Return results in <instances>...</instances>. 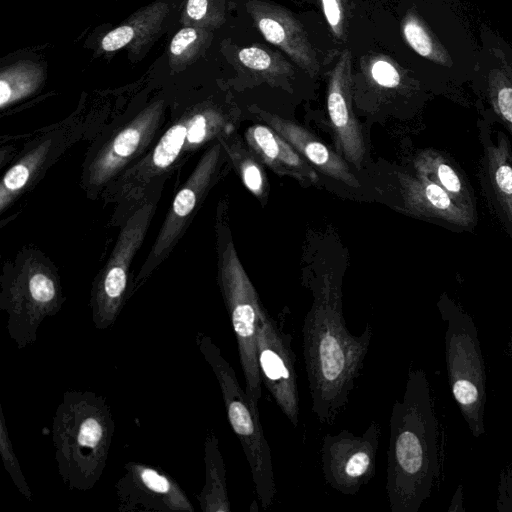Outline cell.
<instances>
[{
	"label": "cell",
	"instance_id": "cell-31",
	"mask_svg": "<svg viewBox=\"0 0 512 512\" xmlns=\"http://www.w3.org/2000/svg\"><path fill=\"white\" fill-rule=\"evenodd\" d=\"M320 2L332 33L338 40H343L345 30L342 0H320Z\"/></svg>",
	"mask_w": 512,
	"mask_h": 512
},
{
	"label": "cell",
	"instance_id": "cell-5",
	"mask_svg": "<svg viewBox=\"0 0 512 512\" xmlns=\"http://www.w3.org/2000/svg\"><path fill=\"white\" fill-rule=\"evenodd\" d=\"M218 230V283L236 337L245 391L259 407L262 380L257 359V335L264 307L240 262L230 230L227 227Z\"/></svg>",
	"mask_w": 512,
	"mask_h": 512
},
{
	"label": "cell",
	"instance_id": "cell-6",
	"mask_svg": "<svg viewBox=\"0 0 512 512\" xmlns=\"http://www.w3.org/2000/svg\"><path fill=\"white\" fill-rule=\"evenodd\" d=\"M65 298L54 271L45 264H22L2 280L0 308L7 314L6 329L19 349L33 345L47 317L56 315Z\"/></svg>",
	"mask_w": 512,
	"mask_h": 512
},
{
	"label": "cell",
	"instance_id": "cell-17",
	"mask_svg": "<svg viewBox=\"0 0 512 512\" xmlns=\"http://www.w3.org/2000/svg\"><path fill=\"white\" fill-rule=\"evenodd\" d=\"M255 113L268 126L282 135L317 171L352 188L360 187L348 162L310 131L293 121L262 109L256 108Z\"/></svg>",
	"mask_w": 512,
	"mask_h": 512
},
{
	"label": "cell",
	"instance_id": "cell-14",
	"mask_svg": "<svg viewBox=\"0 0 512 512\" xmlns=\"http://www.w3.org/2000/svg\"><path fill=\"white\" fill-rule=\"evenodd\" d=\"M246 9L263 37L292 61L317 76L320 65L302 24L284 7L266 0H248Z\"/></svg>",
	"mask_w": 512,
	"mask_h": 512
},
{
	"label": "cell",
	"instance_id": "cell-24",
	"mask_svg": "<svg viewBox=\"0 0 512 512\" xmlns=\"http://www.w3.org/2000/svg\"><path fill=\"white\" fill-rule=\"evenodd\" d=\"M237 57L244 68L272 86L294 76V67L281 54L262 45L244 47Z\"/></svg>",
	"mask_w": 512,
	"mask_h": 512
},
{
	"label": "cell",
	"instance_id": "cell-28",
	"mask_svg": "<svg viewBox=\"0 0 512 512\" xmlns=\"http://www.w3.org/2000/svg\"><path fill=\"white\" fill-rule=\"evenodd\" d=\"M0 454L3 465L13 480L15 486L20 493L29 501H32L33 493L26 481V478L21 470L20 463L14 452L8 427L6 425L5 417L3 414L2 405L0 404Z\"/></svg>",
	"mask_w": 512,
	"mask_h": 512
},
{
	"label": "cell",
	"instance_id": "cell-32",
	"mask_svg": "<svg viewBox=\"0 0 512 512\" xmlns=\"http://www.w3.org/2000/svg\"><path fill=\"white\" fill-rule=\"evenodd\" d=\"M453 393L456 400L463 405L475 402L478 397V391L474 384L464 379L455 382Z\"/></svg>",
	"mask_w": 512,
	"mask_h": 512
},
{
	"label": "cell",
	"instance_id": "cell-16",
	"mask_svg": "<svg viewBox=\"0 0 512 512\" xmlns=\"http://www.w3.org/2000/svg\"><path fill=\"white\" fill-rule=\"evenodd\" d=\"M232 130L233 125L216 109L195 113L171 126L161 137L151 154L149 171H163L174 163L183 148H197L215 136L230 135Z\"/></svg>",
	"mask_w": 512,
	"mask_h": 512
},
{
	"label": "cell",
	"instance_id": "cell-21",
	"mask_svg": "<svg viewBox=\"0 0 512 512\" xmlns=\"http://www.w3.org/2000/svg\"><path fill=\"white\" fill-rule=\"evenodd\" d=\"M205 483L197 495L203 512H230L226 470L219 440L209 431L204 440Z\"/></svg>",
	"mask_w": 512,
	"mask_h": 512
},
{
	"label": "cell",
	"instance_id": "cell-3",
	"mask_svg": "<svg viewBox=\"0 0 512 512\" xmlns=\"http://www.w3.org/2000/svg\"><path fill=\"white\" fill-rule=\"evenodd\" d=\"M114 431L106 397L93 391L64 392L53 417L52 441L57 470L68 489L89 491L98 483Z\"/></svg>",
	"mask_w": 512,
	"mask_h": 512
},
{
	"label": "cell",
	"instance_id": "cell-13",
	"mask_svg": "<svg viewBox=\"0 0 512 512\" xmlns=\"http://www.w3.org/2000/svg\"><path fill=\"white\" fill-rule=\"evenodd\" d=\"M349 49L343 50L330 71L327 87V111L337 152L360 169L366 154L361 127L351 105V61Z\"/></svg>",
	"mask_w": 512,
	"mask_h": 512
},
{
	"label": "cell",
	"instance_id": "cell-22",
	"mask_svg": "<svg viewBox=\"0 0 512 512\" xmlns=\"http://www.w3.org/2000/svg\"><path fill=\"white\" fill-rule=\"evenodd\" d=\"M219 140L245 188L264 205L269 182L261 161L239 138L226 135Z\"/></svg>",
	"mask_w": 512,
	"mask_h": 512
},
{
	"label": "cell",
	"instance_id": "cell-12",
	"mask_svg": "<svg viewBox=\"0 0 512 512\" xmlns=\"http://www.w3.org/2000/svg\"><path fill=\"white\" fill-rule=\"evenodd\" d=\"M114 485L120 512H193L178 482L159 467L129 461Z\"/></svg>",
	"mask_w": 512,
	"mask_h": 512
},
{
	"label": "cell",
	"instance_id": "cell-7",
	"mask_svg": "<svg viewBox=\"0 0 512 512\" xmlns=\"http://www.w3.org/2000/svg\"><path fill=\"white\" fill-rule=\"evenodd\" d=\"M416 408L407 390L404 402H396L391 414L386 490L393 512L411 508L425 468V444Z\"/></svg>",
	"mask_w": 512,
	"mask_h": 512
},
{
	"label": "cell",
	"instance_id": "cell-20",
	"mask_svg": "<svg viewBox=\"0 0 512 512\" xmlns=\"http://www.w3.org/2000/svg\"><path fill=\"white\" fill-rule=\"evenodd\" d=\"M406 208L418 214L462 219L460 210L454 205L449 193L427 176L418 177L398 174Z\"/></svg>",
	"mask_w": 512,
	"mask_h": 512
},
{
	"label": "cell",
	"instance_id": "cell-19",
	"mask_svg": "<svg viewBox=\"0 0 512 512\" xmlns=\"http://www.w3.org/2000/svg\"><path fill=\"white\" fill-rule=\"evenodd\" d=\"M168 13L169 6L165 2L158 1L143 7L109 31L101 40V49L114 52L128 46L132 52L138 53L159 32Z\"/></svg>",
	"mask_w": 512,
	"mask_h": 512
},
{
	"label": "cell",
	"instance_id": "cell-2",
	"mask_svg": "<svg viewBox=\"0 0 512 512\" xmlns=\"http://www.w3.org/2000/svg\"><path fill=\"white\" fill-rule=\"evenodd\" d=\"M400 31L430 84L448 90L471 81L480 52L473 0L412 4L402 14Z\"/></svg>",
	"mask_w": 512,
	"mask_h": 512
},
{
	"label": "cell",
	"instance_id": "cell-26",
	"mask_svg": "<svg viewBox=\"0 0 512 512\" xmlns=\"http://www.w3.org/2000/svg\"><path fill=\"white\" fill-rule=\"evenodd\" d=\"M212 37V31L184 26L172 38L169 46V64L181 69L192 64L203 53Z\"/></svg>",
	"mask_w": 512,
	"mask_h": 512
},
{
	"label": "cell",
	"instance_id": "cell-9",
	"mask_svg": "<svg viewBox=\"0 0 512 512\" xmlns=\"http://www.w3.org/2000/svg\"><path fill=\"white\" fill-rule=\"evenodd\" d=\"M381 434V425L376 420L360 435L348 430L327 433L320 449L326 484L346 496L357 494L367 485L376 473Z\"/></svg>",
	"mask_w": 512,
	"mask_h": 512
},
{
	"label": "cell",
	"instance_id": "cell-29",
	"mask_svg": "<svg viewBox=\"0 0 512 512\" xmlns=\"http://www.w3.org/2000/svg\"><path fill=\"white\" fill-rule=\"evenodd\" d=\"M490 170L496 195L512 217V166L499 156V152L493 151L490 154Z\"/></svg>",
	"mask_w": 512,
	"mask_h": 512
},
{
	"label": "cell",
	"instance_id": "cell-4",
	"mask_svg": "<svg viewBox=\"0 0 512 512\" xmlns=\"http://www.w3.org/2000/svg\"><path fill=\"white\" fill-rule=\"evenodd\" d=\"M196 344L218 381L227 418L247 459L257 498L262 508L267 509L273 504L277 489L259 407L242 389L233 367L212 338L199 331Z\"/></svg>",
	"mask_w": 512,
	"mask_h": 512
},
{
	"label": "cell",
	"instance_id": "cell-27",
	"mask_svg": "<svg viewBox=\"0 0 512 512\" xmlns=\"http://www.w3.org/2000/svg\"><path fill=\"white\" fill-rule=\"evenodd\" d=\"M225 22L224 0H187L181 23L214 30Z\"/></svg>",
	"mask_w": 512,
	"mask_h": 512
},
{
	"label": "cell",
	"instance_id": "cell-18",
	"mask_svg": "<svg viewBox=\"0 0 512 512\" xmlns=\"http://www.w3.org/2000/svg\"><path fill=\"white\" fill-rule=\"evenodd\" d=\"M244 137L250 150L274 173L292 177L302 185H312L319 181L317 170L270 126H249Z\"/></svg>",
	"mask_w": 512,
	"mask_h": 512
},
{
	"label": "cell",
	"instance_id": "cell-8",
	"mask_svg": "<svg viewBox=\"0 0 512 512\" xmlns=\"http://www.w3.org/2000/svg\"><path fill=\"white\" fill-rule=\"evenodd\" d=\"M154 211L155 203L148 202L127 219L108 263L94 282L90 308L96 329L111 327L128 298L129 267L145 238Z\"/></svg>",
	"mask_w": 512,
	"mask_h": 512
},
{
	"label": "cell",
	"instance_id": "cell-15",
	"mask_svg": "<svg viewBox=\"0 0 512 512\" xmlns=\"http://www.w3.org/2000/svg\"><path fill=\"white\" fill-rule=\"evenodd\" d=\"M163 111V101L145 108L99 152L89 168V182L100 185L114 176L153 137Z\"/></svg>",
	"mask_w": 512,
	"mask_h": 512
},
{
	"label": "cell",
	"instance_id": "cell-10",
	"mask_svg": "<svg viewBox=\"0 0 512 512\" xmlns=\"http://www.w3.org/2000/svg\"><path fill=\"white\" fill-rule=\"evenodd\" d=\"M257 359L262 383L290 423L300 421L295 353L292 337L263 308L257 335Z\"/></svg>",
	"mask_w": 512,
	"mask_h": 512
},
{
	"label": "cell",
	"instance_id": "cell-25",
	"mask_svg": "<svg viewBox=\"0 0 512 512\" xmlns=\"http://www.w3.org/2000/svg\"><path fill=\"white\" fill-rule=\"evenodd\" d=\"M51 145L52 139L43 141L5 173L0 184L1 211L27 185L34 172L43 164Z\"/></svg>",
	"mask_w": 512,
	"mask_h": 512
},
{
	"label": "cell",
	"instance_id": "cell-11",
	"mask_svg": "<svg viewBox=\"0 0 512 512\" xmlns=\"http://www.w3.org/2000/svg\"><path fill=\"white\" fill-rule=\"evenodd\" d=\"M224 154V148L218 139V142L205 152L183 188L175 196L154 246L137 276L136 282L139 285L176 243L192 212L216 180Z\"/></svg>",
	"mask_w": 512,
	"mask_h": 512
},
{
	"label": "cell",
	"instance_id": "cell-23",
	"mask_svg": "<svg viewBox=\"0 0 512 512\" xmlns=\"http://www.w3.org/2000/svg\"><path fill=\"white\" fill-rule=\"evenodd\" d=\"M45 72L37 62L19 61L0 73V107H5L33 94L43 83Z\"/></svg>",
	"mask_w": 512,
	"mask_h": 512
},
{
	"label": "cell",
	"instance_id": "cell-30",
	"mask_svg": "<svg viewBox=\"0 0 512 512\" xmlns=\"http://www.w3.org/2000/svg\"><path fill=\"white\" fill-rule=\"evenodd\" d=\"M415 167L417 170L435 171L439 185L444 188L450 196L455 197L461 193V181L457 173L448 164L441 161H436L432 158V156L421 155L416 160Z\"/></svg>",
	"mask_w": 512,
	"mask_h": 512
},
{
	"label": "cell",
	"instance_id": "cell-1",
	"mask_svg": "<svg viewBox=\"0 0 512 512\" xmlns=\"http://www.w3.org/2000/svg\"><path fill=\"white\" fill-rule=\"evenodd\" d=\"M312 304L302 326V347L311 410L322 425H332L345 410L360 377L373 326L353 335L343 316L341 283L330 271L310 282Z\"/></svg>",
	"mask_w": 512,
	"mask_h": 512
}]
</instances>
